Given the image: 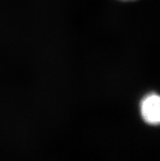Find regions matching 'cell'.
<instances>
[{
  "mask_svg": "<svg viewBox=\"0 0 160 161\" xmlns=\"http://www.w3.org/2000/svg\"><path fill=\"white\" fill-rule=\"evenodd\" d=\"M124 1H132V0H124Z\"/></svg>",
  "mask_w": 160,
  "mask_h": 161,
  "instance_id": "7a4b0ae2",
  "label": "cell"
},
{
  "mask_svg": "<svg viewBox=\"0 0 160 161\" xmlns=\"http://www.w3.org/2000/svg\"><path fill=\"white\" fill-rule=\"evenodd\" d=\"M141 114L145 122L150 125L160 123V97L156 93L146 95L141 102Z\"/></svg>",
  "mask_w": 160,
  "mask_h": 161,
  "instance_id": "6da1fadb",
  "label": "cell"
}]
</instances>
